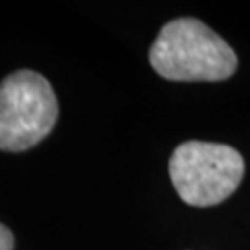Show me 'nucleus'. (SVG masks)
Listing matches in <instances>:
<instances>
[{
  "label": "nucleus",
  "mask_w": 250,
  "mask_h": 250,
  "mask_svg": "<svg viewBox=\"0 0 250 250\" xmlns=\"http://www.w3.org/2000/svg\"><path fill=\"white\" fill-rule=\"evenodd\" d=\"M150 65L174 82H221L237 71V56L202 21L174 19L160 30L150 46Z\"/></svg>",
  "instance_id": "nucleus-1"
},
{
  "label": "nucleus",
  "mask_w": 250,
  "mask_h": 250,
  "mask_svg": "<svg viewBox=\"0 0 250 250\" xmlns=\"http://www.w3.org/2000/svg\"><path fill=\"white\" fill-rule=\"evenodd\" d=\"M58 100L50 82L34 71H17L0 83V150L22 152L52 132Z\"/></svg>",
  "instance_id": "nucleus-3"
},
{
  "label": "nucleus",
  "mask_w": 250,
  "mask_h": 250,
  "mask_svg": "<svg viewBox=\"0 0 250 250\" xmlns=\"http://www.w3.org/2000/svg\"><path fill=\"white\" fill-rule=\"evenodd\" d=\"M13 245H15V239L11 230L0 223V250H13Z\"/></svg>",
  "instance_id": "nucleus-4"
},
{
  "label": "nucleus",
  "mask_w": 250,
  "mask_h": 250,
  "mask_svg": "<svg viewBox=\"0 0 250 250\" xmlns=\"http://www.w3.org/2000/svg\"><path fill=\"white\" fill-rule=\"evenodd\" d=\"M169 174L186 204L208 208L221 204L237 191L245 161L230 145L186 141L172 152Z\"/></svg>",
  "instance_id": "nucleus-2"
}]
</instances>
